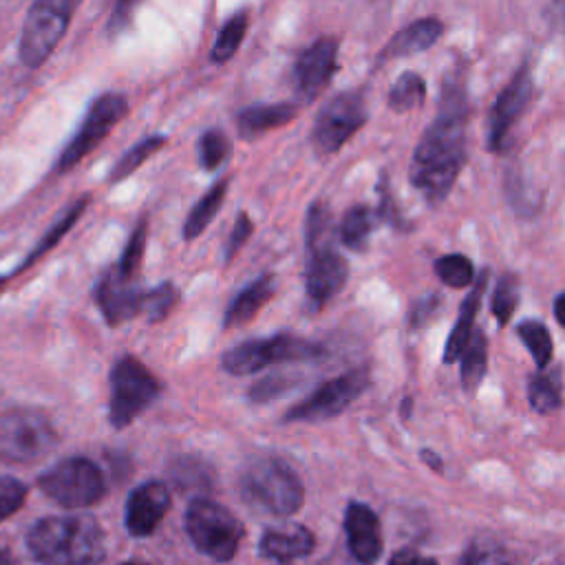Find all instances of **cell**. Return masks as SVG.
<instances>
[{
	"instance_id": "obj_52",
	"label": "cell",
	"mask_w": 565,
	"mask_h": 565,
	"mask_svg": "<svg viewBox=\"0 0 565 565\" xmlns=\"http://www.w3.org/2000/svg\"><path fill=\"white\" fill-rule=\"evenodd\" d=\"M3 282H5V278H3V276H0V288H3Z\"/></svg>"
},
{
	"instance_id": "obj_50",
	"label": "cell",
	"mask_w": 565,
	"mask_h": 565,
	"mask_svg": "<svg viewBox=\"0 0 565 565\" xmlns=\"http://www.w3.org/2000/svg\"><path fill=\"white\" fill-rule=\"evenodd\" d=\"M561 19H563V30H565V5H561Z\"/></svg>"
},
{
	"instance_id": "obj_27",
	"label": "cell",
	"mask_w": 565,
	"mask_h": 565,
	"mask_svg": "<svg viewBox=\"0 0 565 565\" xmlns=\"http://www.w3.org/2000/svg\"><path fill=\"white\" fill-rule=\"evenodd\" d=\"M488 369V341L484 332L473 334V341L462 356V385L466 391H475L486 378Z\"/></svg>"
},
{
	"instance_id": "obj_47",
	"label": "cell",
	"mask_w": 565,
	"mask_h": 565,
	"mask_svg": "<svg viewBox=\"0 0 565 565\" xmlns=\"http://www.w3.org/2000/svg\"><path fill=\"white\" fill-rule=\"evenodd\" d=\"M554 319L561 328H565V292L558 295L554 301Z\"/></svg>"
},
{
	"instance_id": "obj_19",
	"label": "cell",
	"mask_w": 565,
	"mask_h": 565,
	"mask_svg": "<svg viewBox=\"0 0 565 565\" xmlns=\"http://www.w3.org/2000/svg\"><path fill=\"white\" fill-rule=\"evenodd\" d=\"M345 532L347 543L356 561L363 565H372L378 561L383 552V536H380V521L376 512L358 501H352L345 512Z\"/></svg>"
},
{
	"instance_id": "obj_51",
	"label": "cell",
	"mask_w": 565,
	"mask_h": 565,
	"mask_svg": "<svg viewBox=\"0 0 565 565\" xmlns=\"http://www.w3.org/2000/svg\"><path fill=\"white\" fill-rule=\"evenodd\" d=\"M122 565H146V563H137V561H131V563H122Z\"/></svg>"
},
{
	"instance_id": "obj_38",
	"label": "cell",
	"mask_w": 565,
	"mask_h": 565,
	"mask_svg": "<svg viewBox=\"0 0 565 565\" xmlns=\"http://www.w3.org/2000/svg\"><path fill=\"white\" fill-rule=\"evenodd\" d=\"M462 565H512V558L497 541L479 539L468 545Z\"/></svg>"
},
{
	"instance_id": "obj_45",
	"label": "cell",
	"mask_w": 565,
	"mask_h": 565,
	"mask_svg": "<svg viewBox=\"0 0 565 565\" xmlns=\"http://www.w3.org/2000/svg\"><path fill=\"white\" fill-rule=\"evenodd\" d=\"M389 565H437V563L413 550H400V552H396V556L391 558Z\"/></svg>"
},
{
	"instance_id": "obj_32",
	"label": "cell",
	"mask_w": 565,
	"mask_h": 565,
	"mask_svg": "<svg viewBox=\"0 0 565 565\" xmlns=\"http://www.w3.org/2000/svg\"><path fill=\"white\" fill-rule=\"evenodd\" d=\"M435 274L448 288H468L475 280L473 261L464 254H446L435 261Z\"/></svg>"
},
{
	"instance_id": "obj_39",
	"label": "cell",
	"mask_w": 565,
	"mask_h": 565,
	"mask_svg": "<svg viewBox=\"0 0 565 565\" xmlns=\"http://www.w3.org/2000/svg\"><path fill=\"white\" fill-rule=\"evenodd\" d=\"M27 499V486L14 477H0V523L19 512Z\"/></svg>"
},
{
	"instance_id": "obj_3",
	"label": "cell",
	"mask_w": 565,
	"mask_h": 565,
	"mask_svg": "<svg viewBox=\"0 0 565 565\" xmlns=\"http://www.w3.org/2000/svg\"><path fill=\"white\" fill-rule=\"evenodd\" d=\"M308 267L306 290L314 310L325 308L350 278V265L334 245L332 214L325 203H314L308 212Z\"/></svg>"
},
{
	"instance_id": "obj_10",
	"label": "cell",
	"mask_w": 565,
	"mask_h": 565,
	"mask_svg": "<svg viewBox=\"0 0 565 565\" xmlns=\"http://www.w3.org/2000/svg\"><path fill=\"white\" fill-rule=\"evenodd\" d=\"M74 10L76 3L69 0H38L30 8L21 38L23 65L36 69L52 56L69 27Z\"/></svg>"
},
{
	"instance_id": "obj_29",
	"label": "cell",
	"mask_w": 565,
	"mask_h": 565,
	"mask_svg": "<svg viewBox=\"0 0 565 565\" xmlns=\"http://www.w3.org/2000/svg\"><path fill=\"white\" fill-rule=\"evenodd\" d=\"M517 334L521 339V343L528 347V352L532 354V361L539 369H547L550 361H552V336L547 332V328L541 321H523L517 325Z\"/></svg>"
},
{
	"instance_id": "obj_1",
	"label": "cell",
	"mask_w": 565,
	"mask_h": 565,
	"mask_svg": "<svg viewBox=\"0 0 565 565\" xmlns=\"http://www.w3.org/2000/svg\"><path fill=\"white\" fill-rule=\"evenodd\" d=\"M468 98L464 74L453 69L440 91V109L433 124L422 135L413 162L411 184L431 206H440L453 190L466 162Z\"/></svg>"
},
{
	"instance_id": "obj_34",
	"label": "cell",
	"mask_w": 565,
	"mask_h": 565,
	"mask_svg": "<svg viewBox=\"0 0 565 565\" xmlns=\"http://www.w3.org/2000/svg\"><path fill=\"white\" fill-rule=\"evenodd\" d=\"M164 144H166V137H164V135L144 137L137 146H133V148L118 162V166L111 170L109 181H111V184H118V181L126 179L129 175H133V173H135L151 155H155Z\"/></svg>"
},
{
	"instance_id": "obj_33",
	"label": "cell",
	"mask_w": 565,
	"mask_h": 565,
	"mask_svg": "<svg viewBox=\"0 0 565 565\" xmlns=\"http://www.w3.org/2000/svg\"><path fill=\"white\" fill-rule=\"evenodd\" d=\"M245 32H247V14L239 12L221 27L217 43L212 47V63H228L236 54L239 45L243 43Z\"/></svg>"
},
{
	"instance_id": "obj_30",
	"label": "cell",
	"mask_w": 565,
	"mask_h": 565,
	"mask_svg": "<svg viewBox=\"0 0 565 565\" xmlns=\"http://www.w3.org/2000/svg\"><path fill=\"white\" fill-rule=\"evenodd\" d=\"M87 203H89V197H85L82 201H78V203H76V206H74V208H71V210H69V212H67V214H65V217H63V219H60V221H58V223H56L47 234H45V239H43V241L32 250V254L23 261V265L16 269V274L25 272V269H27V267H32L38 258H43L52 247H56V243H58V241H60V239H63V236L74 228V223L82 217V212H85Z\"/></svg>"
},
{
	"instance_id": "obj_41",
	"label": "cell",
	"mask_w": 565,
	"mask_h": 565,
	"mask_svg": "<svg viewBox=\"0 0 565 565\" xmlns=\"http://www.w3.org/2000/svg\"><path fill=\"white\" fill-rule=\"evenodd\" d=\"M175 481L181 488H208L210 486V475L206 473L203 464H197L192 459H181L175 466Z\"/></svg>"
},
{
	"instance_id": "obj_28",
	"label": "cell",
	"mask_w": 565,
	"mask_h": 565,
	"mask_svg": "<svg viewBox=\"0 0 565 565\" xmlns=\"http://www.w3.org/2000/svg\"><path fill=\"white\" fill-rule=\"evenodd\" d=\"M424 98H426V85L424 80L413 74V71H407L402 74L396 85L391 87V93H389V107L396 111V113H407V111H413L418 107L424 104Z\"/></svg>"
},
{
	"instance_id": "obj_14",
	"label": "cell",
	"mask_w": 565,
	"mask_h": 565,
	"mask_svg": "<svg viewBox=\"0 0 565 565\" xmlns=\"http://www.w3.org/2000/svg\"><path fill=\"white\" fill-rule=\"evenodd\" d=\"M532 98V76L528 65H523L514 78L508 82V87L497 96L490 120H488V146L495 153L506 151L508 135L517 120L525 113Z\"/></svg>"
},
{
	"instance_id": "obj_18",
	"label": "cell",
	"mask_w": 565,
	"mask_h": 565,
	"mask_svg": "<svg viewBox=\"0 0 565 565\" xmlns=\"http://www.w3.org/2000/svg\"><path fill=\"white\" fill-rule=\"evenodd\" d=\"M314 534L299 523H286L278 528H269L261 543L258 552L267 561H274L278 565H292L295 561H301L314 552Z\"/></svg>"
},
{
	"instance_id": "obj_44",
	"label": "cell",
	"mask_w": 565,
	"mask_h": 565,
	"mask_svg": "<svg viewBox=\"0 0 565 565\" xmlns=\"http://www.w3.org/2000/svg\"><path fill=\"white\" fill-rule=\"evenodd\" d=\"M286 387H288L286 380L278 378V376H272V378L254 385L252 391H250V398L256 400V402H267V400H272V398H276V396L286 391Z\"/></svg>"
},
{
	"instance_id": "obj_31",
	"label": "cell",
	"mask_w": 565,
	"mask_h": 565,
	"mask_svg": "<svg viewBox=\"0 0 565 565\" xmlns=\"http://www.w3.org/2000/svg\"><path fill=\"white\" fill-rule=\"evenodd\" d=\"M519 306V278L512 272H506L499 276L492 299H490V312L495 314L499 325H508L514 310Z\"/></svg>"
},
{
	"instance_id": "obj_35",
	"label": "cell",
	"mask_w": 565,
	"mask_h": 565,
	"mask_svg": "<svg viewBox=\"0 0 565 565\" xmlns=\"http://www.w3.org/2000/svg\"><path fill=\"white\" fill-rule=\"evenodd\" d=\"M230 140L223 131L210 129L199 140V162L206 170H217L230 157Z\"/></svg>"
},
{
	"instance_id": "obj_36",
	"label": "cell",
	"mask_w": 565,
	"mask_h": 565,
	"mask_svg": "<svg viewBox=\"0 0 565 565\" xmlns=\"http://www.w3.org/2000/svg\"><path fill=\"white\" fill-rule=\"evenodd\" d=\"M177 299H179V292L173 282H162V286H157L155 290L144 292L142 312L148 317V321L159 323L173 312V308L177 306Z\"/></svg>"
},
{
	"instance_id": "obj_8",
	"label": "cell",
	"mask_w": 565,
	"mask_h": 565,
	"mask_svg": "<svg viewBox=\"0 0 565 565\" xmlns=\"http://www.w3.org/2000/svg\"><path fill=\"white\" fill-rule=\"evenodd\" d=\"M157 378L133 356H122L111 372L109 420L115 429L129 426L159 396Z\"/></svg>"
},
{
	"instance_id": "obj_46",
	"label": "cell",
	"mask_w": 565,
	"mask_h": 565,
	"mask_svg": "<svg viewBox=\"0 0 565 565\" xmlns=\"http://www.w3.org/2000/svg\"><path fill=\"white\" fill-rule=\"evenodd\" d=\"M420 457H422V462H424L429 468H433L435 473H442L444 464H442V459H440V455H437V453H433V451L424 448V451L420 453Z\"/></svg>"
},
{
	"instance_id": "obj_13",
	"label": "cell",
	"mask_w": 565,
	"mask_h": 565,
	"mask_svg": "<svg viewBox=\"0 0 565 565\" xmlns=\"http://www.w3.org/2000/svg\"><path fill=\"white\" fill-rule=\"evenodd\" d=\"M367 122V104L363 93L347 91L330 100L317 118L314 144L321 155L339 153L354 133Z\"/></svg>"
},
{
	"instance_id": "obj_17",
	"label": "cell",
	"mask_w": 565,
	"mask_h": 565,
	"mask_svg": "<svg viewBox=\"0 0 565 565\" xmlns=\"http://www.w3.org/2000/svg\"><path fill=\"white\" fill-rule=\"evenodd\" d=\"M170 508V492L162 481H146L135 488L126 503V528L133 536H148L157 530Z\"/></svg>"
},
{
	"instance_id": "obj_12",
	"label": "cell",
	"mask_w": 565,
	"mask_h": 565,
	"mask_svg": "<svg viewBox=\"0 0 565 565\" xmlns=\"http://www.w3.org/2000/svg\"><path fill=\"white\" fill-rule=\"evenodd\" d=\"M369 372L365 367L343 374L325 385H321L310 398L299 402L286 413L288 422H323L341 416L350 409L367 389H369Z\"/></svg>"
},
{
	"instance_id": "obj_37",
	"label": "cell",
	"mask_w": 565,
	"mask_h": 565,
	"mask_svg": "<svg viewBox=\"0 0 565 565\" xmlns=\"http://www.w3.org/2000/svg\"><path fill=\"white\" fill-rule=\"evenodd\" d=\"M144 247H146V219H142L137 223V228L133 230L122 256H120V263H118V272L126 278H137V272H140V265H142V256H144Z\"/></svg>"
},
{
	"instance_id": "obj_7",
	"label": "cell",
	"mask_w": 565,
	"mask_h": 565,
	"mask_svg": "<svg viewBox=\"0 0 565 565\" xmlns=\"http://www.w3.org/2000/svg\"><path fill=\"white\" fill-rule=\"evenodd\" d=\"M41 490L63 508H87L107 492L102 470L87 457H69L52 466L38 479Z\"/></svg>"
},
{
	"instance_id": "obj_16",
	"label": "cell",
	"mask_w": 565,
	"mask_h": 565,
	"mask_svg": "<svg viewBox=\"0 0 565 565\" xmlns=\"http://www.w3.org/2000/svg\"><path fill=\"white\" fill-rule=\"evenodd\" d=\"M96 301L107 323L115 328L142 312L144 292L140 290L135 278H126L113 267L100 278L96 288Z\"/></svg>"
},
{
	"instance_id": "obj_15",
	"label": "cell",
	"mask_w": 565,
	"mask_h": 565,
	"mask_svg": "<svg viewBox=\"0 0 565 565\" xmlns=\"http://www.w3.org/2000/svg\"><path fill=\"white\" fill-rule=\"evenodd\" d=\"M339 69V41L321 38L308 47L297 63V91L303 102H314Z\"/></svg>"
},
{
	"instance_id": "obj_42",
	"label": "cell",
	"mask_w": 565,
	"mask_h": 565,
	"mask_svg": "<svg viewBox=\"0 0 565 565\" xmlns=\"http://www.w3.org/2000/svg\"><path fill=\"white\" fill-rule=\"evenodd\" d=\"M442 310V297L440 295H429L424 299H420L411 312H409V328L411 330H422L426 328L431 321H435V317Z\"/></svg>"
},
{
	"instance_id": "obj_40",
	"label": "cell",
	"mask_w": 565,
	"mask_h": 565,
	"mask_svg": "<svg viewBox=\"0 0 565 565\" xmlns=\"http://www.w3.org/2000/svg\"><path fill=\"white\" fill-rule=\"evenodd\" d=\"M528 184L521 181V175L519 173H508L506 177V192H508V201L510 206L517 210V214H534V210L539 208V203L532 201V195H528Z\"/></svg>"
},
{
	"instance_id": "obj_20",
	"label": "cell",
	"mask_w": 565,
	"mask_h": 565,
	"mask_svg": "<svg viewBox=\"0 0 565 565\" xmlns=\"http://www.w3.org/2000/svg\"><path fill=\"white\" fill-rule=\"evenodd\" d=\"M488 278H490V272L481 269V274L473 282L470 295L464 299V303L459 308L455 328L451 330V336H448L446 347H444V363L446 365L457 363L466 354V350H468V345L473 341L475 319H477V312H479V306H481V297H484L486 286H488Z\"/></svg>"
},
{
	"instance_id": "obj_48",
	"label": "cell",
	"mask_w": 565,
	"mask_h": 565,
	"mask_svg": "<svg viewBox=\"0 0 565 565\" xmlns=\"http://www.w3.org/2000/svg\"><path fill=\"white\" fill-rule=\"evenodd\" d=\"M0 565H16V561H14V556L10 552L0 550Z\"/></svg>"
},
{
	"instance_id": "obj_23",
	"label": "cell",
	"mask_w": 565,
	"mask_h": 565,
	"mask_svg": "<svg viewBox=\"0 0 565 565\" xmlns=\"http://www.w3.org/2000/svg\"><path fill=\"white\" fill-rule=\"evenodd\" d=\"M274 288H276L274 286V276H269V274L252 280L250 286L243 292H239L234 297V301L230 303V308L225 312L223 328L230 330V328L247 325L267 306V301L274 295Z\"/></svg>"
},
{
	"instance_id": "obj_6",
	"label": "cell",
	"mask_w": 565,
	"mask_h": 565,
	"mask_svg": "<svg viewBox=\"0 0 565 565\" xmlns=\"http://www.w3.org/2000/svg\"><path fill=\"white\" fill-rule=\"evenodd\" d=\"M58 446L52 420L36 409H14L0 416V459L32 464Z\"/></svg>"
},
{
	"instance_id": "obj_21",
	"label": "cell",
	"mask_w": 565,
	"mask_h": 565,
	"mask_svg": "<svg viewBox=\"0 0 565 565\" xmlns=\"http://www.w3.org/2000/svg\"><path fill=\"white\" fill-rule=\"evenodd\" d=\"M299 109L290 102H278V104H254L243 109L236 115V126L241 137L254 140L258 135H265L267 131L286 126L297 118Z\"/></svg>"
},
{
	"instance_id": "obj_24",
	"label": "cell",
	"mask_w": 565,
	"mask_h": 565,
	"mask_svg": "<svg viewBox=\"0 0 565 565\" xmlns=\"http://www.w3.org/2000/svg\"><path fill=\"white\" fill-rule=\"evenodd\" d=\"M225 192H228V179L214 184L192 208V212L188 214L186 223H184V239H197L208 225L210 221L217 217L221 203L225 201Z\"/></svg>"
},
{
	"instance_id": "obj_11",
	"label": "cell",
	"mask_w": 565,
	"mask_h": 565,
	"mask_svg": "<svg viewBox=\"0 0 565 565\" xmlns=\"http://www.w3.org/2000/svg\"><path fill=\"white\" fill-rule=\"evenodd\" d=\"M129 100L120 93H104L89 107L82 129L74 135L69 146L58 157V173H67L78 166L102 140L126 118Z\"/></svg>"
},
{
	"instance_id": "obj_5",
	"label": "cell",
	"mask_w": 565,
	"mask_h": 565,
	"mask_svg": "<svg viewBox=\"0 0 565 565\" xmlns=\"http://www.w3.org/2000/svg\"><path fill=\"white\" fill-rule=\"evenodd\" d=\"M325 358V347L292 334H278L265 341H247L232 347L221 365L232 376H247L280 363H312Z\"/></svg>"
},
{
	"instance_id": "obj_2",
	"label": "cell",
	"mask_w": 565,
	"mask_h": 565,
	"mask_svg": "<svg viewBox=\"0 0 565 565\" xmlns=\"http://www.w3.org/2000/svg\"><path fill=\"white\" fill-rule=\"evenodd\" d=\"M30 552L43 565H96L107 554L104 530L93 517H47L27 536Z\"/></svg>"
},
{
	"instance_id": "obj_26",
	"label": "cell",
	"mask_w": 565,
	"mask_h": 565,
	"mask_svg": "<svg viewBox=\"0 0 565 565\" xmlns=\"http://www.w3.org/2000/svg\"><path fill=\"white\" fill-rule=\"evenodd\" d=\"M374 232V214L367 206H354L341 223V241L354 250V252H363L369 245Z\"/></svg>"
},
{
	"instance_id": "obj_4",
	"label": "cell",
	"mask_w": 565,
	"mask_h": 565,
	"mask_svg": "<svg viewBox=\"0 0 565 565\" xmlns=\"http://www.w3.org/2000/svg\"><path fill=\"white\" fill-rule=\"evenodd\" d=\"M239 488L247 506L274 517L295 514L306 499L301 477L278 457L252 459L241 475Z\"/></svg>"
},
{
	"instance_id": "obj_25",
	"label": "cell",
	"mask_w": 565,
	"mask_h": 565,
	"mask_svg": "<svg viewBox=\"0 0 565 565\" xmlns=\"http://www.w3.org/2000/svg\"><path fill=\"white\" fill-rule=\"evenodd\" d=\"M528 402L536 413H552L561 409L563 396H561V380L556 372L536 374L528 383Z\"/></svg>"
},
{
	"instance_id": "obj_43",
	"label": "cell",
	"mask_w": 565,
	"mask_h": 565,
	"mask_svg": "<svg viewBox=\"0 0 565 565\" xmlns=\"http://www.w3.org/2000/svg\"><path fill=\"white\" fill-rule=\"evenodd\" d=\"M252 230H254V225H252L250 217H247L245 212H241V214L236 217V221H234V228H232L230 239H228V245H225V256H223L225 263H230V261L234 258V254H236V252L243 247V243L250 239Z\"/></svg>"
},
{
	"instance_id": "obj_49",
	"label": "cell",
	"mask_w": 565,
	"mask_h": 565,
	"mask_svg": "<svg viewBox=\"0 0 565 565\" xmlns=\"http://www.w3.org/2000/svg\"><path fill=\"white\" fill-rule=\"evenodd\" d=\"M411 407H413V398H405L402 400V418L411 416Z\"/></svg>"
},
{
	"instance_id": "obj_22",
	"label": "cell",
	"mask_w": 565,
	"mask_h": 565,
	"mask_svg": "<svg viewBox=\"0 0 565 565\" xmlns=\"http://www.w3.org/2000/svg\"><path fill=\"white\" fill-rule=\"evenodd\" d=\"M442 32L444 27L437 19L416 21L394 36V41L383 49L380 60H394V58H405V56H416L420 52H426L440 41Z\"/></svg>"
},
{
	"instance_id": "obj_9",
	"label": "cell",
	"mask_w": 565,
	"mask_h": 565,
	"mask_svg": "<svg viewBox=\"0 0 565 565\" xmlns=\"http://www.w3.org/2000/svg\"><path fill=\"white\" fill-rule=\"evenodd\" d=\"M186 530L192 543L214 561H230L241 543L243 525L223 506L195 499L186 512Z\"/></svg>"
}]
</instances>
